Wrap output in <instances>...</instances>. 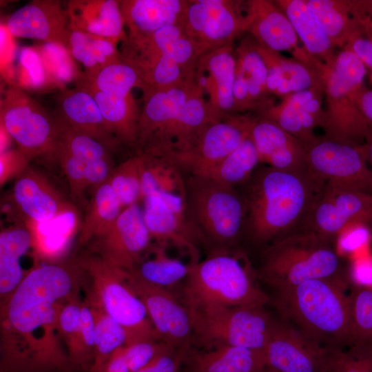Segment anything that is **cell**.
I'll return each instance as SVG.
<instances>
[{"label":"cell","instance_id":"cell-8","mask_svg":"<svg viewBox=\"0 0 372 372\" xmlns=\"http://www.w3.org/2000/svg\"><path fill=\"white\" fill-rule=\"evenodd\" d=\"M366 68L351 50L344 48L323 70L324 135L336 140L364 143L369 125L355 101L364 85Z\"/></svg>","mask_w":372,"mask_h":372},{"label":"cell","instance_id":"cell-61","mask_svg":"<svg viewBox=\"0 0 372 372\" xmlns=\"http://www.w3.org/2000/svg\"><path fill=\"white\" fill-rule=\"evenodd\" d=\"M257 372H280V371H278L276 370L275 369L271 368L270 366H265L264 367H262L261 369H260Z\"/></svg>","mask_w":372,"mask_h":372},{"label":"cell","instance_id":"cell-38","mask_svg":"<svg viewBox=\"0 0 372 372\" xmlns=\"http://www.w3.org/2000/svg\"><path fill=\"white\" fill-rule=\"evenodd\" d=\"M259 163V155L249 132L235 150L202 176L236 187L250 178Z\"/></svg>","mask_w":372,"mask_h":372},{"label":"cell","instance_id":"cell-15","mask_svg":"<svg viewBox=\"0 0 372 372\" xmlns=\"http://www.w3.org/2000/svg\"><path fill=\"white\" fill-rule=\"evenodd\" d=\"M340 351L321 345L289 322L275 320L263 351L265 366L280 372H327Z\"/></svg>","mask_w":372,"mask_h":372},{"label":"cell","instance_id":"cell-39","mask_svg":"<svg viewBox=\"0 0 372 372\" xmlns=\"http://www.w3.org/2000/svg\"><path fill=\"white\" fill-rule=\"evenodd\" d=\"M79 77L100 92L116 96H127L134 87L142 85L136 70L122 60L101 68L92 76L81 72Z\"/></svg>","mask_w":372,"mask_h":372},{"label":"cell","instance_id":"cell-52","mask_svg":"<svg viewBox=\"0 0 372 372\" xmlns=\"http://www.w3.org/2000/svg\"><path fill=\"white\" fill-rule=\"evenodd\" d=\"M20 62L21 73L27 72V74L22 77L25 79L23 83L27 86L37 87L50 83L37 50L23 49Z\"/></svg>","mask_w":372,"mask_h":372},{"label":"cell","instance_id":"cell-53","mask_svg":"<svg viewBox=\"0 0 372 372\" xmlns=\"http://www.w3.org/2000/svg\"><path fill=\"white\" fill-rule=\"evenodd\" d=\"M372 230L362 224H353L347 227L338 236L340 245L346 251H352L366 243Z\"/></svg>","mask_w":372,"mask_h":372},{"label":"cell","instance_id":"cell-33","mask_svg":"<svg viewBox=\"0 0 372 372\" xmlns=\"http://www.w3.org/2000/svg\"><path fill=\"white\" fill-rule=\"evenodd\" d=\"M193 372H257L265 366L263 351L220 346L195 353Z\"/></svg>","mask_w":372,"mask_h":372},{"label":"cell","instance_id":"cell-28","mask_svg":"<svg viewBox=\"0 0 372 372\" xmlns=\"http://www.w3.org/2000/svg\"><path fill=\"white\" fill-rule=\"evenodd\" d=\"M58 116L73 128L103 143L110 149L119 141L108 130L98 104L85 89H63L57 99Z\"/></svg>","mask_w":372,"mask_h":372},{"label":"cell","instance_id":"cell-4","mask_svg":"<svg viewBox=\"0 0 372 372\" xmlns=\"http://www.w3.org/2000/svg\"><path fill=\"white\" fill-rule=\"evenodd\" d=\"M258 275L275 291L313 279L344 281V265L334 242L298 228L263 249Z\"/></svg>","mask_w":372,"mask_h":372},{"label":"cell","instance_id":"cell-37","mask_svg":"<svg viewBox=\"0 0 372 372\" xmlns=\"http://www.w3.org/2000/svg\"><path fill=\"white\" fill-rule=\"evenodd\" d=\"M139 154L142 161V200L155 193L185 196V174L176 165L165 158Z\"/></svg>","mask_w":372,"mask_h":372},{"label":"cell","instance_id":"cell-6","mask_svg":"<svg viewBox=\"0 0 372 372\" xmlns=\"http://www.w3.org/2000/svg\"><path fill=\"white\" fill-rule=\"evenodd\" d=\"M76 260L83 270L85 299L124 329L125 346L146 340L161 341L145 304L130 284L125 270L110 265L92 254Z\"/></svg>","mask_w":372,"mask_h":372},{"label":"cell","instance_id":"cell-56","mask_svg":"<svg viewBox=\"0 0 372 372\" xmlns=\"http://www.w3.org/2000/svg\"><path fill=\"white\" fill-rule=\"evenodd\" d=\"M175 350L169 348L158 355L151 363V372H176L180 359L186 351L174 355Z\"/></svg>","mask_w":372,"mask_h":372},{"label":"cell","instance_id":"cell-2","mask_svg":"<svg viewBox=\"0 0 372 372\" xmlns=\"http://www.w3.org/2000/svg\"><path fill=\"white\" fill-rule=\"evenodd\" d=\"M239 191L245 203L242 236L265 248L297 229L322 185L310 174L258 167Z\"/></svg>","mask_w":372,"mask_h":372},{"label":"cell","instance_id":"cell-35","mask_svg":"<svg viewBox=\"0 0 372 372\" xmlns=\"http://www.w3.org/2000/svg\"><path fill=\"white\" fill-rule=\"evenodd\" d=\"M123 210L107 180L96 187L81 229L79 243H88L106 232Z\"/></svg>","mask_w":372,"mask_h":372},{"label":"cell","instance_id":"cell-9","mask_svg":"<svg viewBox=\"0 0 372 372\" xmlns=\"http://www.w3.org/2000/svg\"><path fill=\"white\" fill-rule=\"evenodd\" d=\"M193 340L207 349L236 346L264 351L275 320L263 307H211L187 309Z\"/></svg>","mask_w":372,"mask_h":372},{"label":"cell","instance_id":"cell-59","mask_svg":"<svg viewBox=\"0 0 372 372\" xmlns=\"http://www.w3.org/2000/svg\"><path fill=\"white\" fill-rule=\"evenodd\" d=\"M353 18L360 25L362 34L372 42V15Z\"/></svg>","mask_w":372,"mask_h":372},{"label":"cell","instance_id":"cell-46","mask_svg":"<svg viewBox=\"0 0 372 372\" xmlns=\"http://www.w3.org/2000/svg\"><path fill=\"white\" fill-rule=\"evenodd\" d=\"M96 338V321L93 309L85 298L81 302L78 354L75 369L89 372L93 362Z\"/></svg>","mask_w":372,"mask_h":372},{"label":"cell","instance_id":"cell-25","mask_svg":"<svg viewBox=\"0 0 372 372\" xmlns=\"http://www.w3.org/2000/svg\"><path fill=\"white\" fill-rule=\"evenodd\" d=\"M234 97L236 111L257 112L274 104L267 88V69L256 41L245 40L237 50Z\"/></svg>","mask_w":372,"mask_h":372},{"label":"cell","instance_id":"cell-32","mask_svg":"<svg viewBox=\"0 0 372 372\" xmlns=\"http://www.w3.org/2000/svg\"><path fill=\"white\" fill-rule=\"evenodd\" d=\"M292 24L307 53L324 65H331L336 46L314 19L306 0H276Z\"/></svg>","mask_w":372,"mask_h":372},{"label":"cell","instance_id":"cell-22","mask_svg":"<svg viewBox=\"0 0 372 372\" xmlns=\"http://www.w3.org/2000/svg\"><path fill=\"white\" fill-rule=\"evenodd\" d=\"M6 28L13 37L56 43L65 47L68 16L60 1L33 0L13 12Z\"/></svg>","mask_w":372,"mask_h":372},{"label":"cell","instance_id":"cell-5","mask_svg":"<svg viewBox=\"0 0 372 372\" xmlns=\"http://www.w3.org/2000/svg\"><path fill=\"white\" fill-rule=\"evenodd\" d=\"M182 297L187 309L211 307H263L270 301L258 286L251 265L241 255L212 253L191 264Z\"/></svg>","mask_w":372,"mask_h":372},{"label":"cell","instance_id":"cell-43","mask_svg":"<svg viewBox=\"0 0 372 372\" xmlns=\"http://www.w3.org/2000/svg\"><path fill=\"white\" fill-rule=\"evenodd\" d=\"M50 83L65 89L66 83L75 82L81 74L68 49L56 43H43L37 48Z\"/></svg>","mask_w":372,"mask_h":372},{"label":"cell","instance_id":"cell-36","mask_svg":"<svg viewBox=\"0 0 372 372\" xmlns=\"http://www.w3.org/2000/svg\"><path fill=\"white\" fill-rule=\"evenodd\" d=\"M167 247L156 243L147 251L150 256H144L132 271L143 280L168 289L184 281L189 272L191 264L171 257L167 252Z\"/></svg>","mask_w":372,"mask_h":372},{"label":"cell","instance_id":"cell-47","mask_svg":"<svg viewBox=\"0 0 372 372\" xmlns=\"http://www.w3.org/2000/svg\"><path fill=\"white\" fill-rule=\"evenodd\" d=\"M65 48L84 67V74L92 76L99 70L96 61L94 35L68 28Z\"/></svg>","mask_w":372,"mask_h":372},{"label":"cell","instance_id":"cell-1","mask_svg":"<svg viewBox=\"0 0 372 372\" xmlns=\"http://www.w3.org/2000/svg\"><path fill=\"white\" fill-rule=\"evenodd\" d=\"M77 260L35 265L0 304V372H74L59 329L62 306L79 296Z\"/></svg>","mask_w":372,"mask_h":372},{"label":"cell","instance_id":"cell-7","mask_svg":"<svg viewBox=\"0 0 372 372\" xmlns=\"http://www.w3.org/2000/svg\"><path fill=\"white\" fill-rule=\"evenodd\" d=\"M187 214L204 245L214 251H229L242 237L245 218L243 198L236 187L210 178L185 174Z\"/></svg>","mask_w":372,"mask_h":372},{"label":"cell","instance_id":"cell-16","mask_svg":"<svg viewBox=\"0 0 372 372\" xmlns=\"http://www.w3.org/2000/svg\"><path fill=\"white\" fill-rule=\"evenodd\" d=\"M152 238L138 203L121 211L113 225L90 242L92 254L119 269L132 271L152 247Z\"/></svg>","mask_w":372,"mask_h":372},{"label":"cell","instance_id":"cell-57","mask_svg":"<svg viewBox=\"0 0 372 372\" xmlns=\"http://www.w3.org/2000/svg\"><path fill=\"white\" fill-rule=\"evenodd\" d=\"M355 101L369 125L372 126V89L362 86L355 94Z\"/></svg>","mask_w":372,"mask_h":372},{"label":"cell","instance_id":"cell-42","mask_svg":"<svg viewBox=\"0 0 372 372\" xmlns=\"http://www.w3.org/2000/svg\"><path fill=\"white\" fill-rule=\"evenodd\" d=\"M349 296L352 346L372 349V287L355 285Z\"/></svg>","mask_w":372,"mask_h":372},{"label":"cell","instance_id":"cell-62","mask_svg":"<svg viewBox=\"0 0 372 372\" xmlns=\"http://www.w3.org/2000/svg\"><path fill=\"white\" fill-rule=\"evenodd\" d=\"M151 363L149 364H148L147 366H145V367H144V368H143L141 369H139V370H138L136 371H134V372H151Z\"/></svg>","mask_w":372,"mask_h":372},{"label":"cell","instance_id":"cell-19","mask_svg":"<svg viewBox=\"0 0 372 372\" xmlns=\"http://www.w3.org/2000/svg\"><path fill=\"white\" fill-rule=\"evenodd\" d=\"M248 32L260 45L276 52L288 51L293 58L310 63L311 56L298 45V37L289 18L275 1H245Z\"/></svg>","mask_w":372,"mask_h":372},{"label":"cell","instance_id":"cell-24","mask_svg":"<svg viewBox=\"0 0 372 372\" xmlns=\"http://www.w3.org/2000/svg\"><path fill=\"white\" fill-rule=\"evenodd\" d=\"M236 61L231 45L211 50L198 63L195 79L208 102L221 115L236 111L234 97Z\"/></svg>","mask_w":372,"mask_h":372},{"label":"cell","instance_id":"cell-51","mask_svg":"<svg viewBox=\"0 0 372 372\" xmlns=\"http://www.w3.org/2000/svg\"><path fill=\"white\" fill-rule=\"evenodd\" d=\"M33 158L19 148L8 149L0 154V185L17 178L29 167Z\"/></svg>","mask_w":372,"mask_h":372},{"label":"cell","instance_id":"cell-14","mask_svg":"<svg viewBox=\"0 0 372 372\" xmlns=\"http://www.w3.org/2000/svg\"><path fill=\"white\" fill-rule=\"evenodd\" d=\"M245 1H187L183 28L206 52L227 45L245 30Z\"/></svg>","mask_w":372,"mask_h":372},{"label":"cell","instance_id":"cell-48","mask_svg":"<svg viewBox=\"0 0 372 372\" xmlns=\"http://www.w3.org/2000/svg\"><path fill=\"white\" fill-rule=\"evenodd\" d=\"M52 154L58 159L67 177L72 199L80 200L88 187L84 163L57 144H55Z\"/></svg>","mask_w":372,"mask_h":372},{"label":"cell","instance_id":"cell-45","mask_svg":"<svg viewBox=\"0 0 372 372\" xmlns=\"http://www.w3.org/2000/svg\"><path fill=\"white\" fill-rule=\"evenodd\" d=\"M81 302L79 296L70 299L62 306L59 315V331L74 369L78 354Z\"/></svg>","mask_w":372,"mask_h":372},{"label":"cell","instance_id":"cell-55","mask_svg":"<svg viewBox=\"0 0 372 372\" xmlns=\"http://www.w3.org/2000/svg\"><path fill=\"white\" fill-rule=\"evenodd\" d=\"M353 52L372 74V42L362 34L352 37L345 45Z\"/></svg>","mask_w":372,"mask_h":372},{"label":"cell","instance_id":"cell-26","mask_svg":"<svg viewBox=\"0 0 372 372\" xmlns=\"http://www.w3.org/2000/svg\"><path fill=\"white\" fill-rule=\"evenodd\" d=\"M256 45L267 66V88L270 95L282 99L307 90L324 92L323 75L320 68L294 58H287L256 41Z\"/></svg>","mask_w":372,"mask_h":372},{"label":"cell","instance_id":"cell-12","mask_svg":"<svg viewBox=\"0 0 372 372\" xmlns=\"http://www.w3.org/2000/svg\"><path fill=\"white\" fill-rule=\"evenodd\" d=\"M372 230V195L324 185L316 194L300 228L333 242L349 225Z\"/></svg>","mask_w":372,"mask_h":372},{"label":"cell","instance_id":"cell-41","mask_svg":"<svg viewBox=\"0 0 372 372\" xmlns=\"http://www.w3.org/2000/svg\"><path fill=\"white\" fill-rule=\"evenodd\" d=\"M59 132L56 144L84 164L110 158L105 145L94 137L71 127L63 119L56 116Z\"/></svg>","mask_w":372,"mask_h":372},{"label":"cell","instance_id":"cell-40","mask_svg":"<svg viewBox=\"0 0 372 372\" xmlns=\"http://www.w3.org/2000/svg\"><path fill=\"white\" fill-rule=\"evenodd\" d=\"M90 305L95 316L96 338L93 362L89 372H102L113 353L126 345L127 335L116 321L102 309Z\"/></svg>","mask_w":372,"mask_h":372},{"label":"cell","instance_id":"cell-29","mask_svg":"<svg viewBox=\"0 0 372 372\" xmlns=\"http://www.w3.org/2000/svg\"><path fill=\"white\" fill-rule=\"evenodd\" d=\"M187 1L183 0H124L120 8L127 37L152 34L173 24L183 25Z\"/></svg>","mask_w":372,"mask_h":372},{"label":"cell","instance_id":"cell-30","mask_svg":"<svg viewBox=\"0 0 372 372\" xmlns=\"http://www.w3.org/2000/svg\"><path fill=\"white\" fill-rule=\"evenodd\" d=\"M74 83L76 86L85 89L93 96L108 130L119 143L135 146L141 110L132 94L122 96L104 93L79 76Z\"/></svg>","mask_w":372,"mask_h":372},{"label":"cell","instance_id":"cell-60","mask_svg":"<svg viewBox=\"0 0 372 372\" xmlns=\"http://www.w3.org/2000/svg\"><path fill=\"white\" fill-rule=\"evenodd\" d=\"M364 144L367 149L368 159L372 164V126L369 125V130L366 136Z\"/></svg>","mask_w":372,"mask_h":372},{"label":"cell","instance_id":"cell-3","mask_svg":"<svg viewBox=\"0 0 372 372\" xmlns=\"http://www.w3.org/2000/svg\"><path fill=\"white\" fill-rule=\"evenodd\" d=\"M345 282L313 279L276 291L273 303L287 322L322 346L353 345L351 309Z\"/></svg>","mask_w":372,"mask_h":372},{"label":"cell","instance_id":"cell-49","mask_svg":"<svg viewBox=\"0 0 372 372\" xmlns=\"http://www.w3.org/2000/svg\"><path fill=\"white\" fill-rule=\"evenodd\" d=\"M327 372H372V349L352 346L340 351Z\"/></svg>","mask_w":372,"mask_h":372},{"label":"cell","instance_id":"cell-23","mask_svg":"<svg viewBox=\"0 0 372 372\" xmlns=\"http://www.w3.org/2000/svg\"><path fill=\"white\" fill-rule=\"evenodd\" d=\"M323 97L324 92L320 90L298 92L258 114L277 124L304 146L316 138L315 129L322 127L324 115Z\"/></svg>","mask_w":372,"mask_h":372},{"label":"cell","instance_id":"cell-58","mask_svg":"<svg viewBox=\"0 0 372 372\" xmlns=\"http://www.w3.org/2000/svg\"><path fill=\"white\" fill-rule=\"evenodd\" d=\"M123 347L115 351L105 364L102 372H131L125 358Z\"/></svg>","mask_w":372,"mask_h":372},{"label":"cell","instance_id":"cell-54","mask_svg":"<svg viewBox=\"0 0 372 372\" xmlns=\"http://www.w3.org/2000/svg\"><path fill=\"white\" fill-rule=\"evenodd\" d=\"M84 165L88 187L92 185L97 187L107 181L114 169L111 158L101 159Z\"/></svg>","mask_w":372,"mask_h":372},{"label":"cell","instance_id":"cell-11","mask_svg":"<svg viewBox=\"0 0 372 372\" xmlns=\"http://www.w3.org/2000/svg\"><path fill=\"white\" fill-rule=\"evenodd\" d=\"M0 116L1 127L23 152L32 158L52 153L59 132L56 118L23 89L10 85L3 90Z\"/></svg>","mask_w":372,"mask_h":372},{"label":"cell","instance_id":"cell-20","mask_svg":"<svg viewBox=\"0 0 372 372\" xmlns=\"http://www.w3.org/2000/svg\"><path fill=\"white\" fill-rule=\"evenodd\" d=\"M10 196L14 207L28 224L47 223L72 211L48 180L29 167L17 178Z\"/></svg>","mask_w":372,"mask_h":372},{"label":"cell","instance_id":"cell-63","mask_svg":"<svg viewBox=\"0 0 372 372\" xmlns=\"http://www.w3.org/2000/svg\"><path fill=\"white\" fill-rule=\"evenodd\" d=\"M371 4H372V0H371Z\"/></svg>","mask_w":372,"mask_h":372},{"label":"cell","instance_id":"cell-31","mask_svg":"<svg viewBox=\"0 0 372 372\" xmlns=\"http://www.w3.org/2000/svg\"><path fill=\"white\" fill-rule=\"evenodd\" d=\"M34 246V237L26 226H12L0 233V304L10 297L29 271L21 258Z\"/></svg>","mask_w":372,"mask_h":372},{"label":"cell","instance_id":"cell-27","mask_svg":"<svg viewBox=\"0 0 372 372\" xmlns=\"http://www.w3.org/2000/svg\"><path fill=\"white\" fill-rule=\"evenodd\" d=\"M68 28L109 39L124 41V21L120 1L72 0L66 8Z\"/></svg>","mask_w":372,"mask_h":372},{"label":"cell","instance_id":"cell-17","mask_svg":"<svg viewBox=\"0 0 372 372\" xmlns=\"http://www.w3.org/2000/svg\"><path fill=\"white\" fill-rule=\"evenodd\" d=\"M126 275L145 304L161 340L173 349L187 351L193 340V327L184 304L168 289L143 280L133 271H126Z\"/></svg>","mask_w":372,"mask_h":372},{"label":"cell","instance_id":"cell-13","mask_svg":"<svg viewBox=\"0 0 372 372\" xmlns=\"http://www.w3.org/2000/svg\"><path fill=\"white\" fill-rule=\"evenodd\" d=\"M144 221L156 244L174 246L187 254L190 264L200 261L203 241L189 218L184 196L155 193L143 198Z\"/></svg>","mask_w":372,"mask_h":372},{"label":"cell","instance_id":"cell-34","mask_svg":"<svg viewBox=\"0 0 372 372\" xmlns=\"http://www.w3.org/2000/svg\"><path fill=\"white\" fill-rule=\"evenodd\" d=\"M311 14L336 48H344L362 30L346 0H306Z\"/></svg>","mask_w":372,"mask_h":372},{"label":"cell","instance_id":"cell-50","mask_svg":"<svg viewBox=\"0 0 372 372\" xmlns=\"http://www.w3.org/2000/svg\"><path fill=\"white\" fill-rule=\"evenodd\" d=\"M169 348L161 341L146 340L124 346L123 351L130 371L134 372L147 366Z\"/></svg>","mask_w":372,"mask_h":372},{"label":"cell","instance_id":"cell-10","mask_svg":"<svg viewBox=\"0 0 372 372\" xmlns=\"http://www.w3.org/2000/svg\"><path fill=\"white\" fill-rule=\"evenodd\" d=\"M311 176L322 186L372 195V171L364 143L316 136L304 145Z\"/></svg>","mask_w":372,"mask_h":372},{"label":"cell","instance_id":"cell-44","mask_svg":"<svg viewBox=\"0 0 372 372\" xmlns=\"http://www.w3.org/2000/svg\"><path fill=\"white\" fill-rule=\"evenodd\" d=\"M141 169V156L137 154L114 168L107 180L123 209L142 200Z\"/></svg>","mask_w":372,"mask_h":372},{"label":"cell","instance_id":"cell-21","mask_svg":"<svg viewBox=\"0 0 372 372\" xmlns=\"http://www.w3.org/2000/svg\"><path fill=\"white\" fill-rule=\"evenodd\" d=\"M249 136L261 163L272 168L298 174H309L304 145L271 120L250 117Z\"/></svg>","mask_w":372,"mask_h":372},{"label":"cell","instance_id":"cell-18","mask_svg":"<svg viewBox=\"0 0 372 372\" xmlns=\"http://www.w3.org/2000/svg\"><path fill=\"white\" fill-rule=\"evenodd\" d=\"M250 117L227 114L209 124L176 165L184 174L204 175L235 150L249 134Z\"/></svg>","mask_w":372,"mask_h":372}]
</instances>
